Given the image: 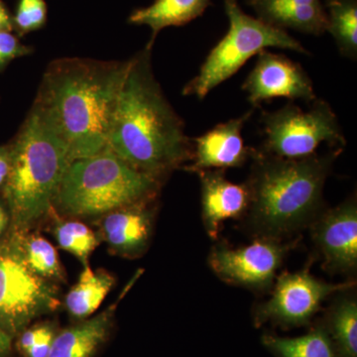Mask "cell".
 Masks as SVG:
<instances>
[{
  "label": "cell",
  "mask_w": 357,
  "mask_h": 357,
  "mask_svg": "<svg viewBox=\"0 0 357 357\" xmlns=\"http://www.w3.org/2000/svg\"><path fill=\"white\" fill-rule=\"evenodd\" d=\"M129 60L61 58L45 70L32 109L64 143L70 162L107 146Z\"/></svg>",
  "instance_id": "cell-1"
},
{
  "label": "cell",
  "mask_w": 357,
  "mask_h": 357,
  "mask_svg": "<svg viewBox=\"0 0 357 357\" xmlns=\"http://www.w3.org/2000/svg\"><path fill=\"white\" fill-rule=\"evenodd\" d=\"M151 55L146 46L129 60L107 147L138 172L163 183L192 161V142L155 77Z\"/></svg>",
  "instance_id": "cell-2"
},
{
  "label": "cell",
  "mask_w": 357,
  "mask_h": 357,
  "mask_svg": "<svg viewBox=\"0 0 357 357\" xmlns=\"http://www.w3.org/2000/svg\"><path fill=\"white\" fill-rule=\"evenodd\" d=\"M342 149L301 159H284L251 148L249 229L258 237L281 239L314 222L321 213L326 178Z\"/></svg>",
  "instance_id": "cell-3"
},
{
  "label": "cell",
  "mask_w": 357,
  "mask_h": 357,
  "mask_svg": "<svg viewBox=\"0 0 357 357\" xmlns=\"http://www.w3.org/2000/svg\"><path fill=\"white\" fill-rule=\"evenodd\" d=\"M9 145L10 171L1 196L13 234H21L49 218L70 161L64 143L32 109Z\"/></svg>",
  "instance_id": "cell-4"
},
{
  "label": "cell",
  "mask_w": 357,
  "mask_h": 357,
  "mask_svg": "<svg viewBox=\"0 0 357 357\" xmlns=\"http://www.w3.org/2000/svg\"><path fill=\"white\" fill-rule=\"evenodd\" d=\"M161 185L107 146L93 156L70 162L54 210L66 218H102L124 206L156 199Z\"/></svg>",
  "instance_id": "cell-5"
},
{
  "label": "cell",
  "mask_w": 357,
  "mask_h": 357,
  "mask_svg": "<svg viewBox=\"0 0 357 357\" xmlns=\"http://www.w3.org/2000/svg\"><path fill=\"white\" fill-rule=\"evenodd\" d=\"M225 10L229 18V31L211 49L198 75L185 84L183 95L204 100L213 89L236 75L249 59L267 48L309 55L301 42L286 30L244 13L238 0H225Z\"/></svg>",
  "instance_id": "cell-6"
},
{
  "label": "cell",
  "mask_w": 357,
  "mask_h": 357,
  "mask_svg": "<svg viewBox=\"0 0 357 357\" xmlns=\"http://www.w3.org/2000/svg\"><path fill=\"white\" fill-rule=\"evenodd\" d=\"M307 110L294 103L262 112V151L284 159H301L316 154L323 143L344 149L347 145L337 114L330 103L317 98Z\"/></svg>",
  "instance_id": "cell-7"
},
{
  "label": "cell",
  "mask_w": 357,
  "mask_h": 357,
  "mask_svg": "<svg viewBox=\"0 0 357 357\" xmlns=\"http://www.w3.org/2000/svg\"><path fill=\"white\" fill-rule=\"evenodd\" d=\"M59 305L57 288L33 273L13 244L0 249V326L7 335L17 337Z\"/></svg>",
  "instance_id": "cell-8"
},
{
  "label": "cell",
  "mask_w": 357,
  "mask_h": 357,
  "mask_svg": "<svg viewBox=\"0 0 357 357\" xmlns=\"http://www.w3.org/2000/svg\"><path fill=\"white\" fill-rule=\"evenodd\" d=\"M292 246L267 237H258L241 248L218 244L211 249L208 264L227 283L265 291L273 285L277 271Z\"/></svg>",
  "instance_id": "cell-9"
},
{
  "label": "cell",
  "mask_w": 357,
  "mask_h": 357,
  "mask_svg": "<svg viewBox=\"0 0 357 357\" xmlns=\"http://www.w3.org/2000/svg\"><path fill=\"white\" fill-rule=\"evenodd\" d=\"M352 286L354 282L326 283L312 276L307 269L283 273L277 279L271 298L256 310V321L304 325L319 311L326 298L333 293L349 291Z\"/></svg>",
  "instance_id": "cell-10"
},
{
  "label": "cell",
  "mask_w": 357,
  "mask_h": 357,
  "mask_svg": "<svg viewBox=\"0 0 357 357\" xmlns=\"http://www.w3.org/2000/svg\"><path fill=\"white\" fill-rule=\"evenodd\" d=\"M241 88L253 107L277 98L307 103L317 98L312 79L299 63L267 50L258 54Z\"/></svg>",
  "instance_id": "cell-11"
},
{
  "label": "cell",
  "mask_w": 357,
  "mask_h": 357,
  "mask_svg": "<svg viewBox=\"0 0 357 357\" xmlns=\"http://www.w3.org/2000/svg\"><path fill=\"white\" fill-rule=\"evenodd\" d=\"M312 241L331 273H354L357 267L356 199L321 213L312 222Z\"/></svg>",
  "instance_id": "cell-12"
},
{
  "label": "cell",
  "mask_w": 357,
  "mask_h": 357,
  "mask_svg": "<svg viewBox=\"0 0 357 357\" xmlns=\"http://www.w3.org/2000/svg\"><path fill=\"white\" fill-rule=\"evenodd\" d=\"M253 110L218 124L192 142V163L183 167L189 172L239 168L250 158L251 148L244 145L243 129Z\"/></svg>",
  "instance_id": "cell-13"
},
{
  "label": "cell",
  "mask_w": 357,
  "mask_h": 357,
  "mask_svg": "<svg viewBox=\"0 0 357 357\" xmlns=\"http://www.w3.org/2000/svg\"><path fill=\"white\" fill-rule=\"evenodd\" d=\"M154 202L130 204L100 218L102 238L112 253L135 258L146 251L153 232Z\"/></svg>",
  "instance_id": "cell-14"
},
{
  "label": "cell",
  "mask_w": 357,
  "mask_h": 357,
  "mask_svg": "<svg viewBox=\"0 0 357 357\" xmlns=\"http://www.w3.org/2000/svg\"><path fill=\"white\" fill-rule=\"evenodd\" d=\"M223 170L198 174L201 180L202 218L208 236L217 239L223 222L245 215L250 203L248 185L227 180Z\"/></svg>",
  "instance_id": "cell-15"
},
{
  "label": "cell",
  "mask_w": 357,
  "mask_h": 357,
  "mask_svg": "<svg viewBox=\"0 0 357 357\" xmlns=\"http://www.w3.org/2000/svg\"><path fill=\"white\" fill-rule=\"evenodd\" d=\"M257 18L280 29L324 34L326 14L321 0H248Z\"/></svg>",
  "instance_id": "cell-16"
},
{
  "label": "cell",
  "mask_w": 357,
  "mask_h": 357,
  "mask_svg": "<svg viewBox=\"0 0 357 357\" xmlns=\"http://www.w3.org/2000/svg\"><path fill=\"white\" fill-rule=\"evenodd\" d=\"M115 305L56 335L47 357H91L107 340L114 324Z\"/></svg>",
  "instance_id": "cell-17"
},
{
  "label": "cell",
  "mask_w": 357,
  "mask_h": 357,
  "mask_svg": "<svg viewBox=\"0 0 357 357\" xmlns=\"http://www.w3.org/2000/svg\"><path fill=\"white\" fill-rule=\"evenodd\" d=\"M211 0H155L151 6L136 9L130 14V24L146 25L152 35L148 47L152 48L159 32L171 26H183L203 15Z\"/></svg>",
  "instance_id": "cell-18"
},
{
  "label": "cell",
  "mask_w": 357,
  "mask_h": 357,
  "mask_svg": "<svg viewBox=\"0 0 357 357\" xmlns=\"http://www.w3.org/2000/svg\"><path fill=\"white\" fill-rule=\"evenodd\" d=\"M114 285V278L105 270L84 267L79 281L66 296L67 311L75 319H86L100 307Z\"/></svg>",
  "instance_id": "cell-19"
},
{
  "label": "cell",
  "mask_w": 357,
  "mask_h": 357,
  "mask_svg": "<svg viewBox=\"0 0 357 357\" xmlns=\"http://www.w3.org/2000/svg\"><path fill=\"white\" fill-rule=\"evenodd\" d=\"M10 243L33 273L48 281H65L57 249L38 234H13Z\"/></svg>",
  "instance_id": "cell-20"
},
{
  "label": "cell",
  "mask_w": 357,
  "mask_h": 357,
  "mask_svg": "<svg viewBox=\"0 0 357 357\" xmlns=\"http://www.w3.org/2000/svg\"><path fill=\"white\" fill-rule=\"evenodd\" d=\"M326 30L332 35L340 53L357 57V0H326Z\"/></svg>",
  "instance_id": "cell-21"
},
{
  "label": "cell",
  "mask_w": 357,
  "mask_h": 357,
  "mask_svg": "<svg viewBox=\"0 0 357 357\" xmlns=\"http://www.w3.org/2000/svg\"><path fill=\"white\" fill-rule=\"evenodd\" d=\"M49 217L53 218V234L59 246L76 256L84 267L89 265V256L98 245L95 232L77 218H63L54 208Z\"/></svg>",
  "instance_id": "cell-22"
},
{
  "label": "cell",
  "mask_w": 357,
  "mask_h": 357,
  "mask_svg": "<svg viewBox=\"0 0 357 357\" xmlns=\"http://www.w3.org/2000/svg\"><path fill=\"white\" fill-rule=\"evenodd\" d=\"M263 342L280 357H337L332 340L323 328L296 338L265 335Z\"/></svg>",
  "instance_id": "cell-23"
},
{
  "label": "cell",
  "mask_w": 357,
  "mask_h": 357,
  "mask_svg": "<svg viewBox=\"0 0 357 357\" xmlns=\"http://www.w3.org/2000/svg\"><path fill=\"white\" fill-rule=\"evenodd\" d=\"M331 328L342 357H357V301L342 295L331 309Z\"/></svg>",
  "instance_id": "cell-24"
},
{
  "label": "cell",
  "mask_w": 357,
  "mask_h": 357,
  "mask_svg": "<svg viewBox=\"0 0 357 357\" xmlns=\"http://www.w3.org/2000/svg\"><path fill=\"white\" fill-rule=\"evenodd\" d=\"M47 14L48 8L45 0H18L13 15V32L20 38L41 29L46 24Z\"/></svg>",
  "instance_id": "cell-25"
},
{
  "label": "cell",
  "mask_w": 357,
  "mask_h": 357,
  "mask_svg": "<svg viewBox=\"0 0 357 357\" xmlns=\"http://www.w3.org/2000/svg\"><path fill=\"white\" fill-rule=\"evenodd\" d=\"M33 48L21 43L20 37L13 32H0V73L16 59L33 53Z\"/></svg>",
  "instance_id": "cell-26"
},
{
  "label": "cell",
  "mask_w": 357,
  "mask_h": 357,
  "mask_svg": "<svg viewBox=\"0 0 357 357\" xmlns=\"http://www.w3.org/2000/svg\"><path fill=\"white\" fill-rule=\"evenodd\" d=\"M56 331L53 326H49L48 330L42 335V337L30 347L27 351H25V357H47L50 352L52 344L55 338Z\"/></svg>",
  "instance_id": "cell-27"
},
{
  "label": "cell",
  "mask_w": 357,
  "mask_h": 357,
  "mask_svg": "<svg viewBox=\"0 0 357 357\" xmlns=\"http://www.w3.org/2000/svg\"><path fill=\"white\" fill-rule=\"evenodd\" d=\"M11 165L10 145H0V195L2 194L8 178Z\"/></svg>",
  "instance_id": "cell-28"
},
{
  "label": "cell",
  "mask_w": 357,
  "mask_h": 357,
  "mask_svg": "<svg viewBox=\"0 0 357 357\" xmlns=\"http://www.w3.org/2000/svg\"><path fill=\"white\" fill-rule=\"evenodd\" d=\"M0 32H13V15L0 0Z\"/></svg>",
  "instance_id": "cell-29"
},
{
  "label": "cell",
  "mask_w": 357,
  "mask_h": 357,
  "mask_svg": "<svg viewBox=\"0 0 357 357\" xmlns=\"http://www.w3.org/2000/svg\"><path fill=\"white\" fill-rule=\"evenodd\" d=\"M9 223H10V215H9L8 208L3 198L0 196V236L6 231Z\"/></svg>",
  "instance_id": "cell-30"
},
{
  "label": "cell",
  "mask_w": 357,
  "mask_h": 357,
  "mask_svg": "<svg viewBox=\"0 0 357 357\" xmlns=\"http://www.w3.org/2000/svg\"><path fill=\"white\" fill-rule=\"evenodd\" d=\"M11 342H13V337L7 335L0 326V356H4L8 354L11 349Z\"/></svg>",
  "instance_id": "cell-31"
},
{
  "label": "cell",
  "mask_w": 357,
  "mask_h": 357,
  "mask_svg": "<svg viewBox=\"0 0 357 357\" xmlns=\"http://www.w3.org/2000/svg\"><path fill=\"white\" fill-rule=\"evenodd\" d=\"M0 357H3V356H0Z\"/></svg>",
  "instance_id": "cell-32"
}]
</instances>
